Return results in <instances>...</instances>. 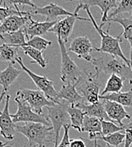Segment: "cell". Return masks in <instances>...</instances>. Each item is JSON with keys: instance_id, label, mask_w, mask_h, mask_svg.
<instances>
[{"instance_id": "1", "label": "cell", "mask_w": 132, "mask_h": 147, "mask_svg": "<svg viewBox=\"0 0 132 147\" xmlns=\"http://www.w3.org/2000/svg\"><path fill=\"white\" fill-rule=\"evenodd\" d=\"M81 5H82V9L87 11L88 16H89V19L91 20V22L92 23L94 28L96 29L97 32L101 36V47H98V48L95 47V51H97L98 53L109 54V55L114 56L116 58H119V59H122L123 61H125L127 65L131 66V60L128 59L125 56V54L123 53L122 49L120 47V43L123 41V37H122L121 33L118 37H113L110 35H108V31H104L97 25V23L96 22L95 19L93 18V16L91 15V11H90V8L86 6V5H84V4H82V3H81Z\"/></svg>"}, {"instance_id": "2", "label": "cell", "mask_w": 132, "mask_h": 147, "mask_svg": "<svg viewBox=\"0 0 132 147\" xmlns=\"http://www.w3.org/2000/svg\"><path fill=\"white\" fill-rule=\"evenodd\" d=\"M104 54L98 58L92 59L91 63L95 67V69L106 74H116L121 77L124 81L126 80L132 84L131 67L127 65L125 61L119 58L106 53Z\"/></svg>"}, {"instance_id": "3", "label": "cell", "mask_w": 132, "mask_h": 147, "mask_svg": "<svg viewBox=\"0 0 132 147\" xmlns=\"http://www.w3.org/2000/svg\"><path fill=\"white\" fill-rule=\"evenodd\" d=\"M17 132L22 134L28 140L30 147H43L48 138H53L54 134L52 126H47L40 123H25L15 127Z\"/></svg>"}, {"instance_id": "4", "label": "cell", "mask_w": 132, "mask_h": 147, "mask_svg": "<svg viewBox=\"0 0 132 147\" xmlns=\"http://www.w3.org/2000/svg\"><path fill=\"white\" fill-rule=\"evenodd\" d=\"M84 72L86 77L81 76L76 89L83 96L85 102L88 104L98 102L100 100V89L102 86L98 80L100 72L97 69H95L94 73H88L86 70Z\"/></svg>"}, {"instance_id": "5", "label": "cell", "mask_w": 132, "mask_h": 147, "mask_svg": "<svg viewBox=\"0 0 132 147\" xmlns=\"http://www.w3.org/2000/svg\"><path fill=\"white\" fill-rule=\"evenodd\" d=\"M67 103L64 101H59V103L52 107H47V116L51 121L54 134L53 147H57L59 144V134L61 129L66 125H70V118L67 112Z\"/></svg>"}, {"instance_id": "6", "label": "cell", "mask_w": 132, "mask_h": 147, "mask_svg": "<svg viewBox=\"0 0 132 147\" xmlns=\"http://www.w3.org/2000/svg\"><path fill=\"white\" fill-rule=\"evenodd\" d=\"M58 43L61 53V77L64 85L67 84H76L79 82L81 78V71L74 60L69 55V53L66 49L65 42H64L60 38L57 37Z\"/></svg>"}, {"instance_id": "7", "label": "cell", "mask_w": 132, "mask_h": 147, "mask_svg": "<svg viewBox=\"0 0 132 147\" xmlns=\"http://www.w3.org/2000/svg\"><path fill=\"white\" fill-rule=\"evenodd\" d=\"M16 97L28 103L32 110L37 114H43V108L53 106V102L48 100L43 91L39 90L21 89L16 93Z\"/></svg>"}, {"instance_id": "8", "label": "cell", "mask_w": 132, "mask_h": 147, "mask_svg": "<svg viewBox=\"0 0 132 147\" xmlns=\"http://www.w3.org/2000/svg\"><path fill=\"white\" fill-rule=\"evenodd\" d=\"M81 9H82V5L80 3L74 11V15H72V16H66L64 19L59 20V21L56 23V25L51 28L49 32L55 34L57 36V37L60 38L64 42L67 43L69 39H70V36H71V34L73 32L74 26V23L77 20L91 22V20L89 18L88 19L82 18V17H80L78 15V12Z\"/></svg>"}, {"instance_id": "9", "label": "cell", "mask_w": 132, "mask_h": 147, "mask_svg": "<svg viewBox=\"0 0 132 147\" xmlns=\"http://www.w3.org/2000/svg\"><path fill=\"white\" fill-rule=\"evenodd\" d=\"M16 63L21 67V69L23 71H25L29 75L30 78L35 83V85L37 86L38 90L43 92L48 100L53 102L54 103L59 102V99H58V92L56 91V90L53 86V81L48 80L46 76L38 75L37 74L33 73L31 70H30L23 63V60L21 59V57H19L17 59Z\"/></svg>"}, {"instance_id": "10", "label": "cell", "mask_w": 132, "mask_h": 147, "mask_svg": "<svg viewBox=\"0 0 132 147\" xmlns=\"http://www.w3.org/2000/svg\"><path fill=\"white\" fill-rule=\"evenodd\" d=\"M15 101L18 105L16 113L11 114L13 122L16 123H40L48 126V121L43 114L36 113L28 103L15 97Z\"/></svg>"}, {"instance_id": "11", "label": "cell", "mask_w": 132, "mask_h": 147, "mask_svg": "<svg viewBox=\"0 0 132 147\" xmlns=\"http://www.w3.org/2000/svg\"><path fill=\"white\" fill-rule=\"evenodd\" d=\"M9 101L10 96L6 95L3 109L0 112V134L7 140H12L14 139L16 127L9 113Z\"/></svg>"}, {"instance_id": "12", "label": "cell", "mask_w": 132, "mask_h": 147, "mask_svg": "<svg viewBox=\"0 0 132 147\" xmlns=\"http://www.w3.org/2000/svg\"><path fill=\"white\" fill-rule=\"evenodd\" d=\"M95 47L87 36H78L73 39L70 45L69 51L75 53L78 58L91 62L92 58L91 53L95 50Z\"/></svg>"}, {"instance_id": "13", "label": "cell", "mask_w": 132, "mask_h": 147, "mask_svg": "<svg viewBox=\"0 0 132 147\" xmlns=\"http://www.w3.org/2000/svg\"><path fill=\"white\" fill-rule=\"evenodd\" d=\"M105 107V111L110 121L115 122L118 124V126L122 127L124 125L123 120L125 118L131 119V116L124 108V107L115 102H112L109 100H102Z\"/></svg>"}, {"instance_id": "14", "label": "cell", "mask_w": 132, "mask_h": 147, "mask_svg": "<svg viewBox=\"0 0 132 147\" xmlns=\"http://www.w3.org/2000/svg\"><path fill=\"white\" fill-rule=\"evenodd\" d=\"M59 20H46V21H35L32 19V16L30 18L29 22L25 26V31L26 34L27 40H30V38L34 36H41L47 32H49V30L53 26L56 25V23Z\"/></svg>"}, {"instance_id": "15", "label": "cell", "mask_w": 132, "mask_h": 147, "mask_svg": "<svg viewBox=\"0 0 132 147\" xmlns=\"http://www.w3.org/2000/svg\"><path fill=\"white\" fill-rule=\"evenodd\" d=\"M32 15L30 13L27 15H11L0 23V35L4 33L15 32L24 29L29 22Z\"/></svg>"}, {"instance_id": "16", "label": "cell", "mask_w": 132, "mask_h": 147, "mask_svg": "<svg viewBox=\"0 0 132 147\" xmlns=\"http://www.w3.org/2000/svg\"><path fill=\"white\" fill-rule=\"evenodd\" d=\"M33 13L34 15L45 16L47 18V20H53L52 19H57L60 16H72L74 15V12L71 13L70 11H67L63 7L53 3H50L43 7L36 6L35 8H33Z\"/></svg>"}, {"instance_id": "17", "label": "cell", "mask_w": 132, "mask_h": 147, "mask_svg": "<svg viewBox=\"0 0 132 147\" xmlns=\"http://www.w3.org/2000/svg\"><path fill=\"white\" fill-rule=\"evenodd\" d=\"M112 22L118 23L123 27V32L121 33L122 37L127 40L131 46L130 60H131V66L132 68V14H131L130 17H125L123 15H119L115 17H113L111 19H108L107 21V23H108V27L107 30L108 32V30Z\"/></svg>"}, {"instance_id": "18", "label": "cell", "mask_w": 132, "mask_h": 147, "mask_svg": "<svg viewBox=\"0 0 132 147\" xmlns=\"http://www.w3.org/2000/svg\"><path fill=\"white\" fill-rule=\"evenodd\" d=\"M76 84H67L64 85L61 90L58 92V99L59 101H64L70 105H77L79 103L85 102L83 96L78 92Z\"/></svg>"}, {"instance_id": "19", "label": "cell", "mask_w": 132, "mask_h": 147, "mask_svg": "<svg viewBox=\"0 0 132 147\" xmlns=\"http://www.w3.org/2000/svg\"><path fill=\"white\" fill-rule=\"evenodd\" d=\"M81 3L89 8L91 6H97L98 8H100L102 11V20L99 26L101 28L108 21V12L111 9H114V11L118 8L117 0H84L81 2Z\"/></svg>"}, {"instance_id": "20", "label": "cell", "mask_w": 132, "mask_h": 147, "mask_svg": "<svg viewBox=\"0 0 132 147\" xmlns=\"http://www.w3.org/2000/svg\"><path fill=\"white\" fill-rule=\"evenodd\" d=\"M75 107H79L81 109L86 115L90 117H94V118H98L100 120H107L110 121L109 118L107 115V113L105 111V107L103 105V102H98L94 104H87V102L79 103L77 105H74Z\"/></svg>"}, {"instance_id": "21", "label": "cell", "mask_w": 132, "mask_h": 147, "mask_svg": "<svg viewBox=\"0 0 132 147\" xmlns=\"http://www.w3.org/2000/svg\"><path fill=\"white\" fill-rule=\"evenodd\" d=\"M21 71L15 69L13 64H9L4 70L0 71V86L3 87V91L7 93L10 86L15 82Z\"/></svg>"}, {"instance_id": "22", "label": "cell", "mask_w": 132, "mask_h": 147, "mask_svg": "<svg viewBox=\"0 0 132 147\" xmlns=\"http://www.w3.org/2000/svg\"><path fill=\"white\" fill-rule=\"evenodd\" d=\"M82 132L89 134V139H96L98 135H102L101 120L94 117L86 115L82 125Z\"/></svg>"}, {"instance_id": "23", "label": "cell", "mask_w": 132, "mask_h": 147, "mask_svg": "<svg viewBox=\"0 0 132 147\" xmlns=\"http://www.w3.org/2000/svg\"><path fill=\"white\" fill-rule=\"evenodd\" d=\"M0 40L3 42V44L15 46L18 47H21L28 41L24 29H20L15 32L2 34L0 35Z\"/></svg>"}, {"instance_id": "24", "label": "cell", "mask_w": 132, "mask_h": 147, "mask_svg": "<svg viewBox=\"0 0 132 147\" xmlns=\"http://www.w3.org/2000/svg\"><path fill=\"white\" fill-rule=\"evenodd\" d=\"M67 112L70 118V127H72L78 132H82V125L86 116L85 113L74 105L70 104L67 105Z\"/></svg>"}, {"instance_id": "25", "label": "cell", "mask_w": 132, "mask_h": 147, "mask_svg": "<svg viewBox=\"0 0 132 147\" xmlns=\"http://www.w3.org/2000/svg\"><path fill=\"white\" fill-rule=\"evenodd\" d=\"M100 100H109L118 103L123 107H132V89L126 92L111 93L105 96H100Z\"/></svg>"}, {"instance_id": "26", "label": "cell", "mask_w": 132, "mask_h": 147, "mask_svg": "<svg viewBox=\"0 0 132 147\" xmlns=\"http://www.w3.org/2000/svg\"><path fill=\"white\" fill-rule=\"evenodd\" d=\"M124 87V80L116 74H112L108 79L106 86L101 92L100 96H105L111 93L121 92V90Z\"/></svg>"}, {"instance_id": "27", "label": "cell", "mask_w": 132, "mask_h": 147, "mask_svg": "<svg viewBox=\"0 0 132 147\" xmlns=\"http://www.w3.org/2000/svg\"><path fill=\"white\" fill-rule=\"evenodd\" d=\"M20 47L9 46L7 44L0 45V59L8 62L9 64L17 63L16 60L19 58L18 53Z\"/></svg>"}, {"instance_id": "28", "label": "cell", "mask_w": 132, "mask_h": 147, "mask_svg": "<svg viewBox=\"0 0 132 147\" xmlns=\"http://www.w3.org/2000/svg\"><path fill=\"white\" fill-rule=\"evenodd\" d=\"M24 53L31 59L30 63H37L42 68H46L47 65V60L44 59L43 52L35 49L30 47H21Z\"/></svg>"}, {"instance_id": "29", "label": "cell", "mask_w": 132, "mask_h": 147, "mask_svg": "<svg viewBox=\"0 0 132 147\" xmlns=\"http://www.w3.org/2000/svg\"><path fill=\"white\" fill-rule=\"evenodd\" d=\"M125 135L124 132H117L107 136L103 135H98L96 139H100L103 141H105L108 145L114 147H118L121 146L123 142H125Z\"/></svg>"}, {"instance_id": "30", "label": "cell", "mask_w": 132, "mask_h": 147, "mask_svg": "<svg viewBox=\"0 0 132 147\" xmlns=\"http://www.w3.org/2000/svg\"><path fill=\"white\" fill-rule=\"evenodd\" d=\"M51 45H52L51 41H48L42 36H34L28 40L22 47H30L41 52H43Z\"/></svg>"}, {"instance_id": "31", "label": "cell", "mask_w": 132, "mask_h": 147, "mask_svg": "<svg viewBox=\"0 0 132 147\" xmlns=\"http://www.w3.org/2000/svg\"><path fill=\"white\" fill-rule=\"evenodd\" d=\"M30 12L16 9L13 6H0V23L11 15H27Z\"/></svg>"}, {"instance_id": "32", "label": "cell", "mask_w": 132, "mask_h": 147, "mask_svg": "<svg viewBox=\"0 0 132 147\" xmlns=\"http://www.w3.org/2000/svg\"><path fill=\"white\" fill-rule=\"evenodd\" d=\"M125 13L132 14V0H120L118 4V8L108 15V19H111L117 15H123Z\"/></svg>"}, {"instance_id": "33", "label": "cell", "mask_w": 132, "mask_h": 147, "mask_svg": "<svg viewBox=\"0 0 132 147\" xmlns=\"http://www.w3.org/2000/svg\"><path fill=\"white\" fill-rule=\"evenodd\" d=\"M102 123V135L107 136L114 133L122 131V127L117 125L115 123L112 121H107V120H101Z\"/></svg>"}, {"instance_id": "34", "label": "cell", "mask_w": 132, "mask_h": 147, "mask_svg": "<svg viewBox=\"0 0 132 147\" xmlns=\"http://www.w3.org/2000/svg\"><path fill=\"white\" fill-rule=\"evenodd\" d=\"M122 131L125 135L124 147H131L132 145V118L129 123L124 124L122 126Z\"/></svg>"}, {"instance_id": "35", "label": "cell", "mask_w": 132, "mask_h": 147, "mask_svg": "<svg viewBox=\"0 0 132 147\" xmlns=\"http://www.w3.org/2000/svg\"><path fill=\"white\" fill-rule=\"evenodd\" d=\"M6 3V5L8 6L9 4H11L13 7H15L16 9L20 10L18 8V5H29L32 8H35L36 5L31 2L32 0H3Z\"/></svg>"}, {"instance_id": "36", "label": "cell", "mask_w": 132, "mask_h": 147, "mask_svg": "<svg viewBox=\"0 0 132 147\" xmlns=\"http://www.w3.org/2000/svg\"><path fill=\"white\" fill-rule=\"evenodd\" d=\"M70 125H66L64 127V135L57 147H70V139L69 135V129Z\"/></svg>"}, {"instance_id": "37", "label": "cell", "mask_w": 132, "mask_h": 147, "mask_svg": "<svg viewBox=\"0 0 132 147\" xmlns=\"http://www.w3.org/2000/svg\"><path fill=\"white\" fill-rule=\"evenodd\" d=\"M87 147H107V143L100 139H83Z\"/></svg>"}, {"instance_id": "38", "label": "cell", "mask_w": 132, "mask_h": 147, "mask_svg": "<svg viewBox=\"0 0 132 147\" xmlns=\"http://www.w3.org/2000/svg\"><path fill=\"white\" fill-rule=\"evenodd\" d=\"M70 147H87V146L83 138H81L70 140Z\"/></svg>"}, {"instance_id": "39", "label": "cell", "mask_w": 132, "mask_h": 147, "mask_svg": "<svg viewBox=\"0 0 132 147\" xmlns=\"http://www.w3.org/2000/svg\"><path fill=\"white\" fill-rule=\"evenodd\" d=\"M5 96H6V92L5 91H2V93L0 95V103L2 102L3 98H5Z\"/></svg>"}, {"instance_id": "40", "label": "cell", "mask_w": 132, "mask_h": 147, "mask_svg": "<svg viewBox=\"0 0 132 147\" xmlns=\"http://www.w3.org/2000/svg\"><path fill=\"white\" fill-rule=\"evenodd\" d=\"M0 147H9V144H8V143H3V142H0Z\"/></svg>"}, {"instance_id": "41", "label": "cell", "mask_w": 132, "mask_h": 147, "mask_svg": "<svg viewBox=\"0 0 132 147\" xmlns=\"http://www.w3.org/2000/svg\"><path fill=\"white\" fill-rule=\"evenodd\" d=\"M9 146V147H15V146ZM20 147H30V146L29 145L27 144V145H25V146H20Z\"/></svg>"}, {"instance_id": "42", "label": "cell", "mask_w": 132, "mask_h": 147, "mask_svg": "<svg viewBox=\"0 0 132 147\" xmlns=\"http://www.w3.org/2000/svg\"><path fill=\"white\" fill-rule=\"evenodd\" d=\"M68 2H72V1H79V0H67ZM82 1H84V0H82Z\"/></svg>"}, {"instance_id": "43", "label": "cell", "mask_w": 132, "mask_h": 147, "mask_svg": "<svg viewBox=\"0 0 132 147\" xmlns=\"http://www.w3.org/2000/svg\"><path fill=\"white\" fill-rule=\"evenodd\" d=\"M107 147H114V146H109V145H108V144H107ZM118 147H124V146H118Z\"/></svg>"}, {"instance_id": "44", "label": "cell", "mask_w": 132, "mask_h": 147, "mask_svg": "<svg viewBox=\"0 0 132 147\" xmlns=\"http://www.w3.org/2000/svg\"><path fill=\"white\" fill-rule=\"evenodd\" d=\"M131 147H132V145H131Z\"/></svg>"}, {"instance_id": "45", "label": "cell", "mask_w": 132, "mask_h": 147, "mask_svg": "<svg viewBox=\"0 0 132 147\" xmlns=\"http://www.w3.org/2000/svg\"><path fill=\"white\" fill-rule=\"evenodd\" d=\"M43 147H46V146H43Z\"/></svg>"}]
</instances>
